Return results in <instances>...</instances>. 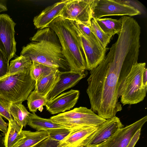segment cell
Returning a JSON list of instances; mask_svg holds the SVG:
<instances>
[{
  "instance_id": "30bf717a",
  "label": "cell",
  "mask_w": 147,
  "mask_h": 147,
  "mask_svg": "<svg viewBox=\"0 0 147 147\" xmlns=\"http://www.w3.org/2000/svg\"><path fill=\"white\" fill-rule=\"evenodd\" d=\"M94 0H69L59 17L71 21L90 24Z\"/></svg>"
},
{
  "instance_id": "3957f363",
  "label": "cell",
  "mask_w": 147,
  "mask_h": 147,
  "mask_svg": "<svg viewBox=\"0 0 147 147\" xmlns=\"http://www.w3.org/2000/svg\"><path fill=\"white\" fill-rule=\"evenodd\" d=\"M48 27L58 36L70 70L81 72L87 70L85 59L70 21L58 17L50 23Z\"/></svg>"
},
{
  "instance_id": "9c48e42d",
  "label": "cell",
  "mask_w": 147,
  "mask_h": 147,
  "mask_svg": "<svg viewBox=\"0 0 147 147\" xmlns=\"http://www.w3.org/2000/svg\"><path fill=\"white\" fill-rule=\"evenodd\" d=\"M141 13L138 9L123 1L94 0L92 17L95 19L112 16H132Z\"/></svg>"
},
{
  "instance_id": "cb8c5ba5",
  "label": "cell",
  "mask_w": 147,
  "mask_h": 147,
  "mask_svg": "<svg viewBox=\"0 0 147 147\" xmlns=\"http://www.w3.org/2000/svg\"><path fill=\"white\" fill-rule=\"evenodd\" d=\"M32 62L30 74L32 78L35 81L42 77L48 75L58 69L34 61Z\"/></svg>"
},
{
  "instance_id": "52a82bcc",
  "label": "cell",
  "mask_w": 147,
  "mask_h": 147,
  "mask_svg": "<svg viewBox=\"0 0 147 147\" xmlns=\"http://www.w3.org/2000/svg\"><path fill=\"white\" fill-rule=\"evenodd\" d=\"M70 21L84 55L86 69L90 71L102 61L108 48H104L98 40H90L82 32L74 21Z\"/></svg>"
},
{
  "instance_id": "277c9868",
  "label": "cell",
  "mask_w": 147,
  "mask_h": 147,
  "mask_svg": "<svg viewBox=\"0 0 147 147\" xmlns=\"http://www.w3.org/2000/svg\"><path fill=\"white\" fill-rule=\"evenodd\" d=\"M30 69L7 74L0 78V100L10 103H22L27 100L36 84L30 75Z\"/></svg>"
},
{
  "instance_id": "e575fe53",
  "label": "cell",
  "mask_w": 147,
  "mask_h": 147,
  "mask_svg": "<svg viewBox=\"0 0 147 147\" xmlns=\"http://www.w3.org/2000/svg\"><path fill=\"white\" fill-rule=\"evenodd\" d=\"M2 135L0 134V141L1 140V139L2 138Z\"/></svg>"
},
{
  "instance_id": "d6a6232c",
  "label": "cell",
  "mask_w": 147,
  "mask_h": 147,
  "mask_svg": "<svg viewBox=\"0 0 147 147\" xmlns=\"http://www.w3.org/2000/svg\"><path fill=\"white\" fill-rule=\"evenodd\" d=\"M142 83L144 87L147 88V69H144L142 75Z\"/></svg>"
},
{
  "instance_id": "4dcf8cb0",
  "label": "cell",
  "mask_w": 147,
  "mask_h": 147,
  "mask_svg": "<svg viewBox=\"0 0 147 147\" xmlns=\"http://www.w3.org/2000/svg\"><path fill=\"white\" fill-rule=\"evenodd\" d=\"M58 142L48 137L33 147H57Z\"/></svg>"
},
{
  "instance_id": "4316f807",
  "label": "cell",
  "mask_w": 147,
  "mask_h": 147,
  "mask_svg": "<svg viewBox=\"0 0 147 147\" xmlns=\"http://www.w3.org/2000/svg\"><path fill=\"white\" fill-rule=\"evenodd\" d=\"M49 137L59 142L64 139L71 132V131L65 128H56L47 130Z\"/></svg>"
},
{
  "instance_id": "f546056e",
  "label": "cell",
  "mask_w": 147,
  "mask_h": 147,
  "mask_svg": "<svg viewBox=\"0 0 147 147\" xmlns=\"http://www.w3.org/2000/svg\"><path fill=\"white\" fill-rule=\"evenodd\" d=\"M10 104L0 100V114L8 121L13 119L9 111V106Z\"/></svg>"
},
{
  "instance_id": "8992f818",
  "label": "cell",
  "mask_w": 147,
  "mask_h": 147,
  "mask_svg": "<svg viewBox=\"0 0 147 147\" xmlns=\"http://www.w3.org/2000/svg\"><path fill=\"white\" fill-rule=\"evenodd\" d=\"M54 122L71 131L89 127H97L106 119L91 109L80 107L51 117Z\"/></svg>"
},
{
  "instance_id": "e0dca14e",
  "label": "cell",
  "mask_w": 147,
  "mask_h": 147,
  "mask_svg": "<svg viewBox=\"0 0 147 147\" xmlns=\"http://www.w3.org/2000/svg\"><path fill=\"white\" fill-rule=\"evenodd\" d=\"M22 136L15 147H33L49 137L46 131L22 130Z\"/></svg>"
},
{
  "instance_id": "83f0119b",
  "label": "cell",
  "mask_w": 147,
  "mask_h": 147,
  "mask_svg": "<svg viewBox=\"0 0 147 147\" xmlns=\"http://www.w3.org/2000/svg\"><path fill=\"white\" fill-rule=\"evenodd\" d=\"M9 62L6 57L0 50V78L5 76L8 73Z\"/></svg>"
},
{
  "instance_id": "5b68a950",
  "label": "cell",
  "mask_w": 147,
  "mask_h": 147,
  "mask_svg": "<svg viewBox=\"0 0 147 147\" xmlns=\"http://www.w3.org/2000/svg\"><path fill=\"white\" fill-rule=\"evenodd\" d=\"M146 67L145 63L137 62L132 66L119 93L121 102L123 105L136 104L144 100L147 88L143 85L142 78Z\"/></svg>"
},
{
  "instance_id": "7a4b0ae2",
  "label": "cell",
  "mask_w": 147,
  "mask_h": 147,
  "mask_svg": "<svg viewBox=\"0 0 147 147\" xmlns=\"http://www.w3.org/2000/svg\"><path fill=\"white\" fill-rule=\"evenodd\" d=\"M32 42L22 48L20 55L49 66L70 70L59 38L49 27L39 29L32 37Z\"/></svg>"
},
{
  "instance_id": "9a60e30c",
  "label": "cell",
  "mask_w": 147,
  "mask_h": 147,
  "mask_svg": "<svg viewBox=\"0 0 147 147\" xmlns=\"http://www.w3.org/2000/svg\"><path fill=\"white\" fill-rule=\"evenodd\" d=\"M98 126L87 127L71 131L64 139L58 142L57 147H87L91 136Z\"/></svg>"
},
{
  "instance_id": "4fadbf2b",
  "label": "cell",
  "mask_w": 147,
  "mask_h": 147,
  "mask_svg": "<svg viewBox=\"0 0 147 147\" xmlns=\"http://www.w3.org/2000/svg\"><path fill=\"white\" fill-rule=\"evenodd\" d=\"M87 75L85 71H60L55 84L45 97L47 100H53L64 91L75 86Z\"/></svg>"
},
{
  "instance_id": "5bb4252c",
  "label": "cell",
  "mask_w": 147,
  "mask_h": 147,
  "mask_svg": "<svg viewBox=\"0 0 147 147\" xmlns=\"http://www.w3.org/2000/svg\"><path fill=\"white\" fill-rule=\"evenodd\" d=\"M79 95V90L73 89L62 93L53 100L47 101L45 105L46 109L52 115L70 110L77 103Z\"/></svg>"
},
{
  "instance_id": "603a6c76",
  "label": "cell",
  "mask_w": 147,
  "mask_h": 147,
  "mask_svg": "<svg viewBox=\"0 0 147 147\" xmlns=\"http://www.w3.org/2000/svg\"><path fill=\"white\" fill-rule=\"evenodd\" d=\"M27 100L28 107L32 113H35L38 109L42 111L43 106H45L47 101L45 97L41 95L34 90L31 92Z\"/></svg>"
},
{
  "instance_id": "6da1fadb",
  "label": "cell",
  "mask_w": 147,
  "mask_h": 147,
  "mask_svg": "<svg viewBox=\"0 0 147 147\" xmlns=\"http://www.w3.org/2000/svg\"><path fill=\"white\" fill-rule=\"evenodd\" d=\"M116 42L101 63L90 71L86 92L91 109L107 119L122 109L119 93L133 65L138 62L140 34L122 26Z\"/></svg>"
},
{
  "instance_id": "836d02e7",
  "label": "cell",
  "mask_w": 147,
  "mask_h": 147,
  "mask_svg": "<svg viewBox=\"0 0 147 147\" xmlns=\"http://www.w3.org/2000/svg\"><path fill=\"white\" fill-rule=\"evenodd\" d=\"M7 10V8L5 2V1L0 0V13Z\"/></svg>"
},
{
  "instance_id": "1f68e13d",
  "label": "cell",
  "mask_w": 147,
  "mask_h": 147,
  "mask_svg": "<svg viewBox=\"0 0 147 147\" xmlns=\"http://www.w3.org/2000/svg\"><path fill=\"white\" fill-rule=\"evenodd\" d=\"M8 125V123L4 120L0 114V131L5 134L7 131Z\"/></svg>"
},
{
  "instance_id": "d6986e66",
  "label": "cell",
  "mask_w": 147,
  "mask_h": 147,
  "mask_svg": "<svg viewBox=\"0 0 147 147\" xmlns=\"http://www.w3.org/2000/svg\"><path fill=\"white\" fill-rule=\"evenodd\" d=\"M60 71L58 69L50 74L36 81L34 90L41 95L46 97L55 84Z\"/></svg>"
},
{
  "instance_id": "ac0fdd59",
  "label": "cell",
  "mask_w": 147,
  "mask_h": 147,
  "mask_svg": "<svg viewBox=\"0 0 147 147\" xmlns=\"http://www.w3.org/2000/svg\"><path fill=\"white\" fill-rule=\"evenodd\" d=\"M8 129L4 134L3 142L4 147H15L22 136L23 127L14 119L9 121Z\"/></svg>"
},
{
  "instance_id": "7c38bea8",
  "label": "cell",
  "mask_w": 147,
  "mask_h": 147,
  "mask_svg": "<svg viewBox=\"0 0 147 147\" xmlns=\"http://www.w3.org/2000/svg\"><path fill=\"white\" fill-rule=\"evenodd\" d=\"M124 127L116 116L106 120L99 125L91 136L87 147H97L109 139L119 130Z\"/></svg>"
},
{
  "instance_id": "ba28073f",
  "label": "cell",
  "mask_w": 147,
  "mask_h": 147,
  "mask_svg": "<svg viewBox=\"0 0 147 147\" xmlns=\"http://www.w3.org/2000/svg\"><path fill=\"white\" fill-rule=\"evenodd\" d=\"M147 121L146 116L123 127L97 147H134L140 138L141 128Z\"/></svg>"
},
{
  "instance_id": "f1b7e54d",
  "label": "cell",
  "mask_w": 147,
  "mask_h": 147,
  "mask_svg": "<svg viewBox=\"0 0 147 147\" xmlns=\"http://www.w3.org/2000/svg\"><path fill=\"white\" fill-rule=\"evenodd\" d=\"M74 21L82 32L89 39L92 40H98L92 32L90 27V24Z\"/></svg>"
},
{
  "instance_id": "ffe728a7",
  "label": "cell",
  "mask_w": 147,
  "mask_h": 147,
  "mask_svg": "<svg viewBox=\"0 0 147 147\" xmlns=\"http://www.w3.org/2000/svg\"><path fill=\"white\" fill-rule=\"evenodd\" d=\"M27 125L36 131H46L51 129L65 128L53 122L50 118L46 119L37 115L34 113H30Z\"/></svg>"
},
{
  "instance_id": "484cf974",
  "label": "cell",
  "mask_w": 147,
  "mask_h": 147,
  "mask_svg": "<svg viewBox=\"0 0 147 147\" xmlns=\"http://www.w3.org/2000/svg\"><path fill=\"white\" fill-rule=\"evenodd\" d=\"M91 31L104 48H106L111 41L112 36L105 33L100 27L95 18H92L90 26Z\"/></svg>"
},
{
  "instance_id": "2e32d148",
  "label": "cell",
  "mask_w": 147,
  "mask_h": 147,
  "mask_svg": "<svg viewBox=\"0 0 147 147\" xmlns=\"http://www.w3.org/2000/svg\"><path fill=\"white\" fill-rule=\"evenodd\" d=\"M69 0H62L46 7L33 20L35 27L39 29L48 27L49 24L60 15Z\"/></svg>"
},
{
  "instance_id": "7402d4cb",
  "label": "cell",
  "mask_w": 147,
  "mask_h": 147,
  "mask_svg": "<svg viewBox=\"0 0 147 147\" xmlns=\"http://www.w3.org/2000/svg\"><path fill=\"white\" fill-rule=\"evenodd\" d=\"M95 19L102 30L112 36L121 31L122 23L121 18L119 20L109 18Z\"/></svg>"
},
{
  "instance_id": "d4e9b609",
  "label": "cell",
  "mask_w": 147,
  "mask_h": 147,
  "mask_svg": "<svg viewBox=\"0 0 147 147\" xmlns=\"http://www.w3.org/2000/svg\"><path fill=\"white\" fill-rule=\"evenodd\" d=\"M32 62L29 58L20 55L11 61L7 74H11L20 70L30 69Z\"/></svg>"
},
{
  "instance_id": "44dd1931",
  "label": "cell",
  "mask_w": 147,
  "mask_h": 147,
  "mask_svg": "<svg viewBox=\"0 0 147 147\" xmlns=\"http://www.w3.org/2000/svg\"><path fill=\"white\" fill-rule=\"evenodd\" d=\"M10 113L13 119L20 125L25 127L30 113L25 106L20 102L10 103L9 106Z\"/></svg>"
},
{
  "instance_id": "8fae6325",
  "label": "cell",
  "mask_w": 147,
  "mask_h": 147,
  "mask_svg": "<svg viewBox=\"0 0 147 147\" xmlns=\"http://www.w3.org/2000/svg\"><path fill=\"white\" fill-rule=\"evenodd\" d=\"M16 25L8 15L0 14V50L9 61L15 56L16 51Z\"/></svg>"
}]
</instances>
